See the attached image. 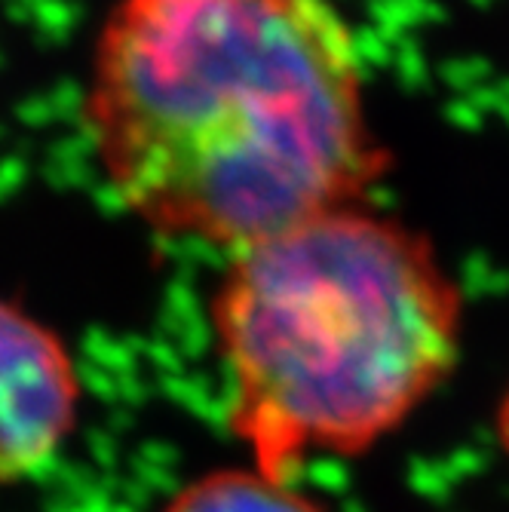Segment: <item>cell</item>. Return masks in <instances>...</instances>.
<instances>
[{"mask_svg":"<svg viewBox=\"0 0 509 512\" xmlns=\"http://www.w3.org/2000/svg\"><path fill=\"white\" fill-rule=\"evenodd\" d=\"M80 117L132 218L224 252L365 203L390 169L332 0H114Z\"/></svg>","mask_w":509,"mask_h":512,"instance_id":"obj_1","label":"cell"},{"mask_svg":"<svg viewBox=\"0 0 509 512\" xmlns=\"http://www.w3.org/2000/svg\"><path fill=\"white\" fill-rule=\"evenodd\" d=\"M209 310L230 430L280 482L307 454L393 433L451 375L464 335V292L433 240L365 203L230 252Z\"/></svg>","mask_w":509,"mask_h":512,"instance_id":"obj_2","label":"cell"},{"mask_svg":"<svg viewBox=\"0 0 509 512\" xmlns=\"http://www.w3.org/2000/svg\"><path fill=\"white\" fill-rule=\"evenodd\" d=\"M163 512H326L289 482L252 470H215L184 485Z\"/></svg>","mask_w":509,"mask_h":512,"instance_id":"obj_4","label":"cell"},{"mask_svg":"<svg viewBox=\"0 0 509 512\" xmlns=\"http://www.w3.org/2000/svg\"><path fill=\"white\" fill-rule=\"evenodd\" d=\"M500 439H503V445L509 448V396H506V402H503V408H500Z\"/></svg>","mask_w":509,"mask_h":512,"instance_id":"obj_5","label":"cell"},{"mask_svg":"<svg viewBox=\"0 0 509 512\" xmlns=\"http://www.w3.org/2000/svg\"><path fill=\"white\" fill-rule=\"evenodd\" d=\"M80 381L62 338L0 298V482L31 476L71 436Z\"/></svg>","mask_w":509,"mask_h":512,"instance_id":"obj_3","label":"cell"}]
</instances>
